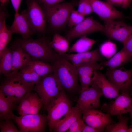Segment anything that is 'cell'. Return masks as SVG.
Masks as SVG:
<instances>
[{"label":"cell","mask_w":132,"mask_h":132,"mask_svg":"<svg viewBox=\"0 0 132 132\" xmlns=\"http://www.w3.org/2000/svg\"><path fill=\"white\" fill-rule=\"evenodd\" d=\"M10 47L12 49V72L18 71L28 65L31 60V58L21 48Z\"/></svg>","instance_id":"cell-20"},{"label":"cell","mask_w":132,"mask_h":132,"mask_svg":"<svg viewBox=\"0 0 132 132\" xmlns=\"http://www.w3.org/2000/svg\"><path fill=\"white\" fill-rule=\"evenodd\" d=\"M66 91L63 89L45 108L47 112L48 125L50 132L53 131L57 122L69 113L73 107V102Z\"/></svg>","instance_id":"cell-3"},{"label":"cell","mask_w":132,"mask_h":132,"mask_svg":"<svg viewBox=\"0 0 132 132\" xmlns=\"http://www.w3.org/2000/svg\"><path fill=\"white\" fill-rule=\"evenodd\" d=\"M115 99L109 103H103L101 106L102 110L111 116L130 112L132 109V98L129 92L121 93Z\"/></svg>","instance_id":"cell-10"},{"label":"cell","mask_w":132,"mask_h":132,"mask_svg":"<svg viewBox=\"0 0 132 132\" xmlns=\"http://www.w3.org/2000/svg\"><path fill=\"white\" fill-rule=\"evenodd\" d=\"M76 3L73 1L61 3L44 10L51 30L54 31H58L67 24L70 13L74 10Z\"/></svg>","instance_id":"cell-4"},{"label":"cell","mask_w":132,"mask_h":132,"mask_svg":"<svg viewBox=\"0 0 132 132\" xmlns=\"http://www.w3.org/2000/svg\"><path fill=\"white\" fill-rule=\"evenodd\" d=\"M104 68L100 63L97 62L84 65L76 67L78 77L92 75L95 70H101Z\"/></svg>","instance_id":"cell-29"},{"label":"cell","mask_w":132,"mask_h":132,"mask_svg":"<svg viewBox=\"0 0 132 132\" xmlns=\"http://www.w3.org/2000/svg\"><path fill=\"white\" fill-rule=\"evenodd\" d=\"M27 15L31 27L34 33H43L46 30L47 18L37 0H28Z\"/></svg>","instance_id":"cell-7"},{"label":"cell","mask_w":132,"mask_h":132,"mask_svg":"<svg viewBox=\"0 0 132 132\" xmlns=\"http://www.w3.org/2000/svg\"><path fill=\"white\" fill-rule=\"evenodd\" d=\"M64 0H37L43 10L52 8Z\"/></svg>","instance_id":"cell-38"},{"label":"cell","mask_w":132,"mask_h":132,"mask_svg":"<svg viewBox=\"0 0 132 132\" xmlns=\"http://www.w3.org/2000/svg\"><path fill=\"white\" fill-rule=\"evenodd\" d=\"M22 0H11L12 5L14 9L15 15L19 13V6Z\"/></svg>","instance_id":"cell-42"},{"label":"cell","mask_w":132,"mask_h":132,"mask_svg":"<svg viewBox=\"0 0 132 132\" xmlns=\"http://www.w3.org/2000/svg\"><path fill=\"white\" fill-rule=\"evenodd\" d=\"M14 101L5 96L0 91V120H13L15 115L12 109Z\"/></svg>","instance_id":"cell-22"},{"label":"cell","mask_w":132,"mask_h":132,"mask_svg":"<svg viewBox=\"0 0 132 132\" xmlns=\"http://www.w3.org/2000/svg\"><path fill=\"white\" fill-rule=\"evenodd\" d=\"M21 132H44L48 124L47 115L44 114L15 116L13 119Z\"/></svg>","instance_id":"cell-6"},{"label":"cell","mask_w":132,"mask_h":132,"mask_svg":"<svg viewBox=\"0 0 132 132\" xmlns=\"http://www.w3.org/2000/svg\"><path fill=\"white\" fill-rule=\"evenodd\" d=\"M50 45L56 52L62 55L66 54L68 50L69 41L66 37L56 33L50 41Z\"/></svg>","instance_id":"cell-23"},{"label":"cell","mask_w":132,"mask_h":132,"mask_svg":"<svg viewBox=\"0 0 132 132\" xmlns=\"http://www.w3.org/2000/svg\"><path fill=\"white\" fill-rule=\"evenodd\" d=\"M7 13L4 11H1L0 13V27L1 26L7 16Z\"/></svg>","instance_id":"cell-43"},{"label":"cell","mask_w":132,"mask_h":132,"mask_svg":"<svg viewBox=\"0 0 132 132\" xmlns=\"http://www.w3.org/2000/svg\"><path fill=\"white\" fill-rule=\"evenodd\" d=\"M130 95H131V96H132V85L131 86L130 88Z\"/></svg>","instance_id":"cell-46"},{"label":"cell","mask_w":132,"mask_h":132,"mask_svg":"<svg viewBox=\"0 0 132 132\" xmlns=\"http://www.w3.org/2000/svg\"><path fill=\"white\" fill-rule=\"evenodd\" d=\"M104 130L91 126L85 122L82 128V132H102L104 131Z\"/></svg>","instance_id":"cell-41"},{"label":"cell","mask_w":132,"mask_h":132,"mask_svg":"<svg viewBox=\"0 0 132 132\" xmlns=\"http://www.w3.org/2000/svg\"><path fill=\"white\" fill-rule=\"evenodd\" d=\"M130 9L129 14L127 16V18L132 19V1L129 7Z\"/></svg>","instance_id":"cell-44"},{"label":"cell","mask_w":132,"mask_h":132,"mask_svg":"<svg viewBox=\"0 0 132 132\" xmlns=\"http://www.w3.org/2000/svg\"><path fill=\"white\" fill-rule=\"evenodd\" d=\"M124 20L104 21L103 33L108 38L123 43L132 31V26L127 24Z\"/></svg>","instance_id":"cell-8"},{"label":"cell","mask_w":132,"mask_h":132,"mask_svg":"<svg viewBox=\"0 0 132 132\" xmlns=\"http://www.w3.org/2000/svg\"><path fill=\"white\" fill-rule=\"evenodd\" d=\"M18 72L23 80L30 85H35L42 77L36 73L28 65L20 69Z\"/></svg>","instance_id":"cell-27"},{"label":"cell","mask_w":132,"mask_h":132,"mask_svg":"<svg viewBox=\"0 0 132 132\" xmlns=\"http://www.w3.org/2000/svg\"><path fill=\"white\" fill-rule=\"evenodd\" d=\"M103 95L101 90L96 87L91 86L81 90L76 106L81 110L88 109H99L101 106L100 99Z\"/></svg>","instance_id":"cell-12"},{"label":"cell","mask_w":132,"mask_h":132,"mask_svg":"<svg viewBox=\"0 0 132 132\" xmlns=\"http://www.w3.org/2000/svg\"><path fill=\"white\" fill-rule=\"evenodd\" d=\"M105 75L121 93L129 92L132 85V69L127 70L123 66L113 69L107 68Z\"/></svg>","instance_id":"cell-9"},{"label":"cell","mask_w":132,"mask_h":132,"mask_svg":"<svg viewBox=\"0 0 132 132\" xmlns=\"http://www.w3.org/2000/svg\"><path fill=\"white\" fill-rule=\"evenodd\" d=\"M81 110L77 106L73 107L71 111L58 120L55 124L53 131L55 132H66L71 125L77 119L81 117Z\"/></svg>","instance_id":"cell-19"},{"label":"cell","mask_w":132,"mask_h":132,"mask_svg":"<svg viewBox=\"0 0 132 132\" xmlns=\"http://www.w3.org/2000/svg\"><path fill=\"white\" fill-rule=\"evenodd\" d=\"M50 41L44 38L18 39L11 47L21 48L33 60H40L52 63L58 54L50 46Z\"/></svg>","instance_id":"cell-1"},{"label":"cell","mask_w":132,"mask_h":132,"mask_svg":"<svg viewBox=\"0 0 132 132\" xmlns=\"http://www.w3.org/2000/svg\"><path fill=\"white\" fill-rule=\"evenodd\" d=\"M93 76L90 86L100 89L105 97L115 98L119 94V90L109 81L105 74L95 70Z\"/></svg>","instance_id":"cell-16"},{"label":"cell","mask_w":132,"mask_h":132,"mask_svg":"<svg viewBox=\"0 0 132 132\" xmlns=\"http://www.w3.org/2000/svg\"><path fill=\"white\" fill-rule=\"evenodd\" d=\"M90 4L93 12L103 21L111 19H124L127 16L107 2L100 0H88Z\"/></svg>","instance_id":"cell-14"},{"label":"cell","mask_w":132,"mask_h":132,"mask_svg":"<svg viewBox=\"0 0 132 132\" xmlns=\"http://www.w3.org/2000/svg\"><path fill=\"white\" fill-rule=\"evenodd\" d=\"M97 41L86 37H80L69 48L68 53H81L89 51Z\"/></svg>","instance_id":"cell-25"},{"label":"cell","mask_w":132,"mask_h":132,"mask_svg":"<svg viewBox=\"0 0 132 132\" xmlns=\"http://www.w3.org/2000/svg\"><path fill=\"white\" fill-rule=\"evenodd\" d=\"M43 103L40 98L29 107L23 111L20 115L38 114L39 110L42 107H43Z\"/></svg>","instance_id":"cell-34"},{"label":"cell","mask_w":132,"mask_h":132,"mask_svg":"<svg viewBox=\"0 0 132 132\" xmlns=\"http://www.w3.org/2000/svg\"><path fill=\"white\" fill-rule=\"evenodd\" d=\"M12 49L7 47L0 54V72L6 77L12 72Z\"/></svg>","instance_id":"cell-24"},{"label":"cell","mask_w":132,"mask_h":132,"mask_svg":"<svg viewBox=\"0 0 132 132\" xmlns=\"http://www.w3.org/2000/svg\"><path fill=\"white\" fill-rule=\"evenodd\" d=\"M118 122L108 125L104 131L107 132H128L127 123L129 118L122 115H117Z\"/></svg>","instance_id":"cell-28"},{"label":"cell","mask_w":132,"mask_h":132,"mask_svg":"<svg viewBox=\"0 0 132 132\" xmlns=\"http://www.w3.org/2000/svg\"><path fill=\"white\" fill-rule=\"evenodd\" d=\"M106 2L112 6H116L123 8H129L132 0H105Z\"/></svg>","instance_id":"cell-39"},{"label":"cell","mask_w":132,"mask_h":132,"mask_svg":"<svg viewBox=\"0 0 132 132\" xmlns=\"http://www.w3.org/2000/svg\"><path fill=\"white\" fill-rule=\"evenodd\" d=\"M84 16L77 10H73L70 13L68 19L67 24L68 27L72 28L77 25L85 19Z\"/></svg>","instance_id":"cell-33"},{"label":"cell","mask_w":132,"mask_h":132,"mask_svg":"<svg viewBox=\"0 0 132 132\" xmlns=\"http://www.w3.org/2000/svg\"><path fill=\"white\" fill-rule=\"evenodd\" d=\"M85 122L81 117L77 119L70 126L67 132H82Z\"/></svg>","instance_id":"cell-37"},{"label":"cell","mask_w":132,"mask_h":132,"mask_svg":"<svg viewBox=\"0 0 132 132\" xmlns=\"http://www.w3.org/2000/svg\"><path fill=\"white\" fill-rule=\"evenodd\" d=\"M28 65L36 73L41 77L53 72L52 65L43 61L32 60Z\"/></svg>","instance_id":"cell-26"},{"label":"cell","mask_w":132,"mask_h":132,"mask_svg":"<svg viewBox=\"0 0 132 132\" xmlns=\"http://www.w3.org/2000/svg\"><path fill=\"white\" fill-rule=\"evenodd\" d=\"M39 98L36 93H33L31 92L27 94L20 101L17 107L18 114L20 115L23 111L29 107Z\"/></svg>","instance_id":"cell-30"},{"label":"cell","mask_w":132,"mask_h":132,"mask_svg":"<svg viewBox=\"0 0 132 132\" xmlns=\"http://www.w3.org/2000/svg\"><path fill=\"white\" fill-rule=\"evenodd\" d=\"M9 30L12 33L20 34L24 39L30 38L35 33L31 27L28 20L27 11L25 10L20 13L15 15L13 23Z\"/></svg>","instance_id":"cell-18"},{"label":"cell","mask_w":132,"mask_h":132,"mask_svg":"<svg viewBox=\"0 0 132 132\" xmlns=\"http://www.w3.org/2000/svg\"><path fill=\"white\" fill-rule=\"evenodd\" d=\"M124 47L130 54L132 62V31L123 43Z\"/></svg>","instance_id":"cell-40"},{"label":"cell","mask_w":132,"mask_h":132,"mask_svg":"<svg viewBox=\"0 0 132 132\" xmlns=\"http://www.w3.org/2000/svg\"><path fill=\"white\" fill-rule=\"evenodd\" d=\"M77 11L84 16L93 12L91 5L88 0H79Z\"/></svg>","instance_id":"cell-36"},{"label":"cell","mask_w":132,"mask_h":132,"mask_svg":"<svg viewBox=\"0 0 132 132\" xmlns=\"http://www.w3.org/2000/svg\"><path fill=\"white\" fill-rule=\"evenodd\" d=\"M52 64L54 69L53 73L66 91L72 93L79 90L77 69L70 61L58 54Z\"/></svg>","instance_id":"cell-2"},{"label":"cell","mask_w":132,"mask_h":132,"mask_svg":"<svg viewBox=\"0 0 132 132\" xmlns=\"http://www.w3.org/2000/svg\"><path fill=\"white\" fill-rule=\"evenodd\" d=\"M4 81L13 90L15 102H20L27 94L34 89L35 86L24 81L20 76L18 71L12 72L8 75Z\"/></svg>","instance_id":"cell-15"},{"label":"cell","mask_w":132,"mask_h":132,"mask_svg":"<svg viewBox=\"0 0 132 132\" xmlns=\"http://www.w3.org/2000/svg\"><path fill=\"white\" fill-rule=\"evenodd\" d=\"M0 1L1 4H3L8 2V0H0Z\"/></svg>","instance_id":"cell-45"},{"label":"cell","mask_w":132,"mask_h":132,"mask_svg":"<svg viewBox=\"0 0 132 132\" xmlns=\"http://www.w3.org/2000/svg\"><path fill=\"white\" fill-rule=\"evenodd\" d=\"M12 34L8 29L5 21L0 27V54L7 47L8 44L11 40Z\"/></svg>","instance_id":"cell-31"},{"label":"cell","mask_w":132,"mask_h":132,"mask_svg":"<svg viewBox=\"0 0 132 132\" xmlns=\"http://www.w3.org/2000/svg\"><path fill=\"white\" fill-rule=\"evenodd\" d=\"M99 50L102 55L107 58H110L114 55L116 51V45L112 42L107 41L101 45Z\"/></svg>","instance_id":"cell-32"},{"label":"cell","mask_w":132,"mask_h":132,"mask_svg":"<svg viewBox=\"0 0 132 132\" xmlns=\"http://www.w3.org/2000/svg\"><path fill=\"white\" fill-rule=\"evenodd\" d=\"M76 68L82 65L101 61L102 59L98 49L90 51L75 54H65L62 55Z\"/></svg>","instance_id":"cell-17"},{"label":"cell","mask_w":132,"mask_h":132,"mask_svg":"<svg viewBox=\"0 0 132 132\" xmlns=\"http://www.w3.org/2000/svg\"><path fill=\"white\" fill-rule=\"evenodd\" d=\"M53 73L42 77L35 85L34 90L42 100L45 108L63 89Z\"/></svg>","instance_id":"cell-5"},{"label":"cell","mask_w":132,"mask_h":132,"mask_svg":"<svg viewBox=\"0 0 132 132\" xmlns=\"http://www.w3.org/2000/svg\"><path fill=\"white\" fill-rule=\"evenodd\" d=\"M131 127H132V125H131Z\"/></svg>","instance_id":"cell-49"},{"label":"cell","mask_w":132,"mask_h":132,"mask_svg":"<svg viewBox=\"0 0 132 132\" xmlns=\"http://www.w3.org/2000/svg\"><path fill=\"white\" fill-rule=\"evenodd\" d=\"M0 132H21L10 119L0 120Z\"/></svg>","instance_id":"cell-35"},{"label":"cell","mask_w":132,"mask_h":132,"mask_svg":"<svg viewBox=\"0 0 132 132\" xmlns=\"http://www.w3.org/2000/svg\"><path fill=\"white\" fill-rule=\"evenodd\" d=\"M130 113V118L132 120V109Z\"/></svg>","instance_id":"cell-48"},{"label":"cell","mask_w":132,"mask_h":132,"mask_svg":"<svg viewBox=\"0 0 132 132\" xmlns=\"http://www.w3.org/2000/svg\"><path fill=\"white\" fill-rule=\"evenodd\" d=\"M81 110L84 121L91 126L104 129L108 125L115 122L110 115L98 109H88Z\"/></svg>","instance_id":"cell-13"},{"label":"cell","mask_w":132,"mask_h":132,"mask_svg":"<svg viewBox=\"0 0 132 132\" xmlns=\"http://www.w3.org/2000/svg\"><path fill=\"white\" fill-rule=\"evenodd\" d=\"M103 25L92 17H88L68 31L65 37L70 41L77 38L86 37L94 32L103 33Z\"/></svg>","instance_id":"cell-11"},{"label":"cell","mask_w":132,"mask_h":132,"mask_svg":"<svg viewBox=\"0 0 132 132\" xmlns=\"http://www.w3.org/2000/svg\"><path fill=\"white\" fill-rule=\"evenodd\" d=\"M128 132H132V128H128Z\"/></svg>","instance_id":"cell-47"},{"label":"cell","mask_w":132,"mask_h":132,"mask_svg":"<svg viewBox=\"0 0 132 132\" xmlns=\"http://www.w3.org/2000/svg\"><path fill=\"white\" fill-rule=\"evenodd\" d=\"M131 61V56L129 53L124 48L115 54L108 60L100 63L103 66L113 69L121 67Z\"/></svg>","instance_id":"cell-21"}]
</instances>
